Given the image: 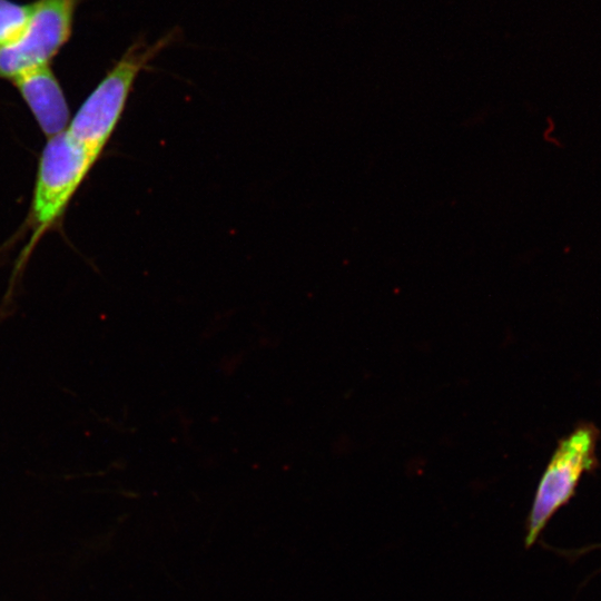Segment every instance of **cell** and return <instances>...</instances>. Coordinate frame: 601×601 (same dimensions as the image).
Segmentation results:
<instances>
[{
	"label": "cell",
	"mask_w": 601,
	"mask_h": 601,
	"mask_svg": "<svg viewBox=\"0 0 601 601\" xmlns=\"http://www.w3.org/2000/svg\"><path fill=\"white\" fill-rule=\"evenodd\" d=\"M174 28L152 43L136 39L109 69L82 102L69 122L67 132L82 146L96 162L124 112L138 75L179 38Z\"/></svg>",
	"instance_id": "cell-1"
},
{
	"label": "cell",
	"mask_w": 601,
	"mask_h": 601,
	"mask_svg": "<svg viewBox=\"0 0 601 601\" xmlns=\"http://www.w3.org/2000/svg\"><path fill=\"white\" fill-rule=\"evenodd\" d=\"M93 165L87 150L69 136L67 129L48 139L39 160L28 220L32 234L16 265L11 286L35 244L61 217Z\"/></svg>",
	"instance_id": "cell-2"
},
{
	"label": "cell",
	"mask_w": 601,
	"mask_h": 601,
	"mask_svg": "<svg viewBox=\"0 0 601 601\" xmlns=\"http://www.w3.org/2000/svg\"><path fill=\"white\" fill-rule=\"evenodd\" d=\"M78 0H36L21 36L0 47V78L48 66L69 40Z\"/></svg>",
	"instance_id": "cell-3"
},
{
	"label": "cell",
	"mask_w": 601,
	"mask_h": 601,
	"mask_svg": "<svg viewBox=\"0 0 601 601\" xmlns=\"http://www.w3.org/2000/svg\"><path fill=\"white\" fill-rule=\"evenodd\" d=\"M594 433L580 427L560 442L535 492L524 543H535L553 514L572 496L581 474L594 463Z\"/></svg>",
	"instance_id": "cell-4"
},
{
	"label": "cell",
	"mask_w": 601,
	"mask_h": 601,
	"mask_svg": "<svg viewBox=\"0 0 601 601\" xmlns=\"http://www.w3.org/2000/svg\"><path fill=\"white\" fill-rule=\"evenodd\" d=\"M12 82L48 139L68 128V104L49 65L23 72Z\"/></svg>",
	"instance_id": "cell-5"
},
{
	"label": "cell",
	"mask_w": 601,
	"mask_h": 601,
	"mask_svg": "<svg viewBox=\"0 0 601 601\" xmlns=\"http://www.w3.org/2000/svg\"><path fill=\"white\" fill-rule=\"evenodd\" d=\"M32 3L0 0V47L16 41L23 32L32 12Z\"/></svg>",
	"instance_id": "cell-6"
}]
</instances>
